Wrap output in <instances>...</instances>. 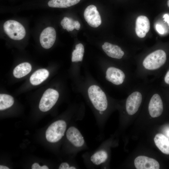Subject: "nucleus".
<instances>
[{
	"label": "nucleus",
	"mask_w": 169,
	"mask_h": 169,
	"mask_svg": "<svg viewBox=\"0 0 169 169\" xmlns=\"http://www.w3.org/2000/svg\"><path fill=\"white\" fill-rule=\"evenodd\" d=\"M89 98L96 110L102 115L108 107V101L104 92L98 86L93 85L90 86L88 90Z\"/></svg>",
	"instance_id": "nucleus-1"
},
{
	"label": "nucleus",
	"mask_w": 169,
	"mask_h": 169,
	"mask_svg": "<svg viewBox=\"0 0 169 169\" xmlns=\"http://www.w3.org/2000/svg\"><path fill=\"white\" fill-rule=\"evenodd\" d=\"M66 127V123L64 120H59L54 122L46 131V139L51 143L59 141L64 136Z\"/></svg>",
	"instance_id": "nucleus-2"
},
{
	"label": "nucleus",
	"mask_w": 169,
	"mask_h": 169,
	"mask_svg": "<svg viewBox=\"0 0 169 169\" xmlns=\"http://www.w3.org/2000/svg\"><path fill=\"white\" fill-rule=\"evenodd\" d=\"M3 27L6 33L12 39L20 40L25 37V29L22 24L17 21L8 20L4 23Z\"/></svg>",
	"instance_id": "nucleus-3"
},
{
	"label": "nucleus",
	"mask_w": 169,
	"mask_h": 169,
	"mask_svg": "<svg viewBox=\"0 0 169 169\" xmlns=\"http://www.w3.org/2000/svg\"><path fill=\"white\" fill-rule=\"evenodd\" d=\"M59 97V94L56 90L48 89L44 93L40 100L39 108L43 112L49 110L56 104Z\"/></svg>",
	"instance_id": "nucleus-4"
},
{
	"label": "nucleus",
	"mask_w": 169,
	"mask_h": 169,
	"mask_svg": "<svg viewBox=\"0 0 169 169\" xmlns=\"http://www.w3.org/2000/svg\"><path fill=\"white\" fill-rule=\"evenodd\" d=\"M85 21L88 24L93 28H97L101 23V19L96 7L93 5L88 6L84 14Z\"/></svg>",
	"instance_id": "nucleus-5"
},
{
	"label": "nucleus",
	"mask_w": 169,
	"mask_h": 169,
	"mask_svg": "<svg viewBox=\"0 0 169 169\" xmlns=\"http://www.w3.org/2000/svg\"><path fill=\"white\" fill-rule=\"evenodd\" d=\"M66 136L68 140L77 149L81 148L84 146V138L77 127L74 126L70 127L67 130Z\"/></svg>",
	"instance_id": "nucleus-6"
},
{
	"label": "nucleus",
	"mask_w": 169,
	"mask_h": 169,
	"mask_svg": "<svg viewBox=\"0 0 169 169\" xmlns=\"http://www.w3.org/2000/svg\"><path fill=\"white\" fill-rule=\"evenodd\" d=\"M56 38V32L54 28L48 27L41 32L39 38L40 42L43 48L49 49L53 45Z\"/></svg>",
	"instance_id": "nucleus-7"
},
{
	"label": "nucleus",
	"mask_w": 169,
	"mask_h": 169,
	"mask_svg": "<svg viewBox=\"0 0 169 169\" xmlns=\"http://www.w3.org/2000/svg\"><path fill=\"white\" fill-rule=\"evenodd\" d=\"M134 164L137 169H159L160 165L156 160L148 157L140 156L134 161Z\"/></svg>",
	"instance_id": "nucleus-8"
},
{
	"label": "nucleus",
	"mask_w": 169,
	"mask_h": 169,
	"mask_svg": "<svg viewBox=\"0 0 169 169\" xmlns=\"http://www.w3.org/2000/svg\"><path fill=\"white\" fill-rule=\"evenodd\" d=\"M150 29V23L146 16L141 15L136 18V22L135 31L137 36L143 38Z\"/></svg>",
	"instance_id": "nucleus-9"
},
{
	"label": "nucleus",
	"mask_w": 169,
	"mask_h": 169,
	"mask_svg": "<svg viewBox=\"0 0 169 169\" xmlns=\"http://www.w3.org/2000/svg\"><path fill=\"white\" fill-rule=\"evenodd\" d=\"M102 47L106 54L112 58L121 59L125 54V52L120 47L108 42H105Z\"/></svg>",
	"instance_id": "nucleus-10"
},
{
	"label": "nucleus",
	"mask_w": 169,
	"mask_h": 169,
	"mask_svg": "<svg viewBox=\"0 0 169 169\" xmlns=\"http://www.w3.org/2000/svg\"><path fill=\"white\" fill-rule=\"evenodd\" d=\"M154 140L156 145L162 152L169 155V140L165 136L162 134H157Z\"/></svg>",
	"instance_id": "nucleus-11"
},
{
	"label": "nucleus",
	"mask_w": 169,
	"mask_h": 169,
	"mask_svg": "<svg viewBox=\"0 0 169 169\" xmlns=\"http://www.w3.org/2000/svg\"><path fill=\"white\" fill-rule=\"evenodd\" d=\"M49 73L46 69H41L35 71L31 76L30 81L33 85H38L48 77Z\"/></svg>",
	"instance_id": "nucleus-12"
},
{
	"label": "nucleus",
	"mask_w": 169,
	"mask_h": 169,
	"mask_svg": "<svg viewBox=\"0 0 169 169\" xmlns=\"http://www.w3.org/2000/svg\"><path fill=\"white\" fill-rule=\"evenodd\" d=\"M108 157L107 151L102 148L93 153L90 156V160L93 165L99 166L105 162Z\"/></svg>",
	"instance_id": "nucleus-13"
},
{
	"label": "nucleus",
	"mask_w": 169,
	"mask_h": 169,
	"mask_svg": "<svg viewBox=\"0 0 169 169\" xmlns=\"http://www.w3.org/2000/svg\"><path fill=\"white\" fill-rule=\"evenodd\" d=\"M31 69V65L29 63H23L15 67L13 71V74L16 78H21L29 73Z\"/></svg>",
	"instance_id": "nucleus-14"
},
{
	"label": "nucleus",
	"mask_w": 169,
	"mask_h": 169,
	"mask_svg": "<svg viewBox=\"0 0 169 169\" xmlns=\"http://www.w3.org/2000/svg\"><path fill=\"white\" fill-rule=\"evenodd\" d=\"M80 0H50L48 2L50 7L66 8L73 6L79 3Z\"/></svg>",
	"instance_id": "nucleus-15"
},
{
	"label": "nucleus",
	"mask_w": 169,
	"mask_h": 169,
	"mask_svg": "<svg viewBox=\"0 0 169 169\" xmlns=\"http://www.w3.org/2000/svg\"><path fill=\"white\" fill-rule=\"evenodd\" d=\"M14 100L11 96L5 94L0 95V110H4L11 107Z\"/></svg>",
	"instance_id": "nucleus-16"
},
{
	"label": "nucleus",
	"mask_w": 169,
	"mask_h": 169,
	"mask_svg": "<svg viewBox=\"0 0 169 169\" xmlns=\"http://www.w3.org/2000/svg\"><path fill=\"white\" fill-rule=\"evenodd\" d=\"M84 53V48L81 43L76 44L75 49L72 53V62L82 61Z\"/></svg>",
	"instance_id": "nucleus-17"
},
{
	"label": "nucleus",
	"mask_w": 169,
	"mask_h": 169,
	"mask_svg": "<svg viewBox=\"0 0 169 169\" xmlns=\"http://www.w3.org/2000/svg\"><path fill=\"white\" fill-rule=\"evenodd\" d=\"M161 77L160 86L163 88L169 87V63Z\"/></svg>",
	"instance_id": "nucleus-18"
},
{
	"label": "nucleus",
	"mask_w": 169,
	"mask_h": 169,
	"mask_svg": "<svg viewBox=\"0 0 169 169\" xmlns=\"http://www.w3.org/2000/svg\"><path fill=\"white\" fill-rule=\"evenodd\" d=\"M59 168V169H75L77 168L74 166H70L67 162H63L60 165Z\"/></svg>",
	"instance_id": "nucleus-19"
},
{
	"label": "nucleus",
	"mask_w": 169,
	"mask_h": 169,
	"mask_svg": "<svg viewBox=\"0 0 169 169\" xmlns=\"http://www.w3.org/2000/svg\"><path fill=\"white\" fill-rule=\"evenodd\" d=\"M32 169H48V167L45 165L42 166H40V165L37 163H33L32 166Z\"/></svg>",
	"instance_id": "nucleus-20"
},
{
	"label": "nucleus",
	"mask_w": 169,
	"mask_h": 169,
	"mask_svg": "<svg viewBox=\"0 0 169 169\" xmlns=\"http://www.w3.org/2000/svg\"><path fill=\"white\" fill-rule=\"evenodd\" d=\"M156 31L160 34H162L164 33V30L162 26L159 24L156 25Z\"/></svg>",
	"instance_id": "nucleus-21"
},
{
	"label": "nucleus",
	"mask_w": 169,
	"mask_h": 169,
	"mask_svg": "<svg viewBox=\"0 0 169 169\" xmlns=\"http://www.w3.org/2000/svg\"><path fill=\"white\" fill-rule=\"evenodd\" d=\"M73 25L74 26V28L77 30H79L80 28V25L78 21H74Z\"/></svg>",
	"instance_id": "nucleus-22"
},
{
	"label": "nucleus",
	"mask_w": 169,
	"mask_h": 169,
	"mask_svg": "<svg viewBox=\"0 0 169 169\" xmlns=\"http://www.w3.org/2000/svg\"><path fill=\"white\" fill-rule=\"evenodd\" d=\"M161 87L162 88L165 95L166 96L169 97V87L166 88Z\"/></svg>",
	"instance_id": "nucleus-23"
},
{
	"label": "nucleus",
	"mask_w": 169,
	"mask_h": 169,
	"mask_svg": "<svg viewBox=\"0 0 169 169\" xmlns=\"http://www.w3.org/2000/svg\"><path fill=\"white\" fill-rule=\"evenodd\" d=\"M163 18L164 20L166 22L169 26V16L167 14H165L163 16Z\"/></svg>",
	"instance_id": "nucleus-24"
},
{
	"label": "nucleus",
	"mask_w": 169,
	"mask_h": 169,
	"mask_svg": "<svg viewBox=\"0 0 169 169\" xmlns=\"http://www.w3.org/2000/svg\"><path fill=\"white\" fill-rule=\"evenodd\" d=\"M0 169H9V168L6 166H2V165H0Z\"/></svg>",
	"instance_id": "nucleus-25"
},
{
	"label": "nucleus",
	"mask_w": 169,
	"mask_h": 169,
	"mask_svg": "<svg viewBox=\"0 0 169 169\" xmlns=\"http://www.w3.org/2000/svg\"><path fill=\"white\" fill-rule=\"evenodd\" d=\"M167 5L169 7V0H168L167 2Z\"/></svg>",
	"instance_id": "nucleus-26"
},
{
	"label": "nucleus",
	"mask_w": 169,
	"mask_h": 169,
	"mask_svg": "<svg viewBox=\"0 0 169 169\" xmlns=\"http://www.w3.org/2000/svg\"><path fill=\"white\" fill-rule=\"evenodd\" d=\"M167 135L169 137V130H168L167 132Z\"/></svg>",
	"instance_id": "nucleus-27"
}]
</instances>
